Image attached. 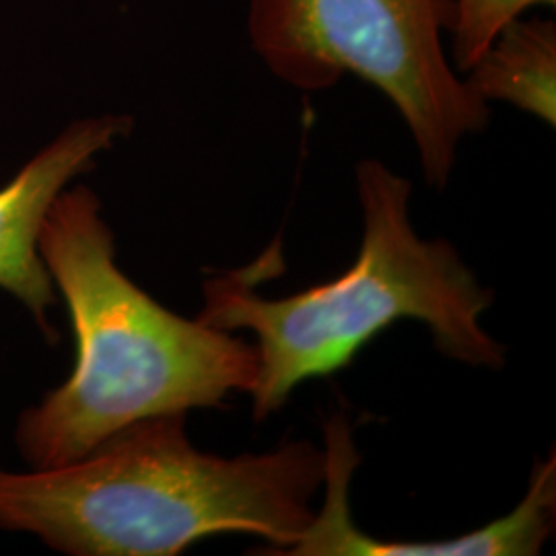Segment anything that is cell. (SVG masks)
<instances>
[{
  "label": "cell",
  "instance_id": "obj_1",
  "mask_svg": "<svg viewBox=\"0 0 556 556\" xmlns=\"http://www.w3.org/2000/svg\"><path fill=\"white\" fill-rule=\"evenodd\" d=\"M326 450L289 441L219 457L186 433V413L144 418L54 468L0 470V528L71 556H176L245 534L285 555L312 526Z\"/></svg>",
  "mask_w": 556,
  "mask_h": 556
},
{
  "label": "cell",
  "instance_id": "obj_2",
  "mask_svg": "<svg viewBox=\"0 0 556 556\" xmlns=\"http://www.w3.org/2000/svg\"><path fill=\"white\" fill-rule=\"evenodd\" d=\"M40 252L66 303L77 358L68 379L20 417L15 445L29 468L68 464L144 418L219 406L233 392L252 396L256 346L181 318L126 277L93 190L60 194Z\"/></svg>",
  "mask_w": 556,
  "mask_h": 556
},
{
  "label": "cell",
  "instance_id": "obj_6",
  "mask_svg": "<svg viewBox=\"0 0 556 556\" xmlns=\"http://www.w3.org/2000/svg\"><path fill=\"white\" fill-rule=\"evenodd\" d=\"M130 130L128 116L75 119L0 186V291L17 299L48 338H56L48 314L59 291L41 258L43 223L60 194Z\"/></svg>",
  "mask_w": 556,
  "mask_h": 556
},
{
  "label": "cell",
  "instance_id": "obj_3",
  "mask_svg": "<svg viewBox=\"0 0 556 556\" xmlns=\"http://www.w3.org/2000/svg\"><path fill=\"white\" fill-rule=\"evenodd\" d=\"M358 256L340 277L295 295L256 291L252 268L206 278L199 319L227 332H252L258 381L254 418L280 410L301 383L349 367L402 319L422 321L441 355L498 371L505 346L482 328L493 291L482 287L447 239H420L408 217L410 181L376 160L361 161Z\"/></svg>",
  "mask_w": 556,
  "mask_h": 556
},
{
  "label": "cell",
  "instance_id": "obj_5",
  "mask_svg": "<svg viewBox=\"0 0 556 556\" xmlns=\"http://www.w3.org/2000/svg\"><path fill=\"white\" fill-rule=\"evenodd\" d=\"M326 501L287 556H534L555 532L556 459H536L516 509L464 536L445 540H379L351 519V478L358 456L349 420L326 422Z\"/></svg>",
  "mask_w": 556,
  "mask_h": 556
},
{
  "label": "cell",
  "instance_id": "obj_4",
  "mask_svg": "<svg viewBox=\"0 0 556 556\" xmlns=\"http://www.w3.org/2000/svg\"><path fill=\"white\" fill-rule=\"evenodd\" d=\"M248 29L260 59L295 87L324 89L346 73L378 87L439 190L457 144L489 122L486 101L445 56L438 0H252Z\"/></svg>",
  "mask_w": 556,
  "mask_h": 556
},
{
  "label": "cell",
  "instance_id": "obj_7",
  "mask_svg": "<svg viewBox=\"0 0 556 556\" xmlns=\"http://www.w3.org/2000/svg\"><path fill=\"white\" fill-rule=\"evenodd\" d=\"M470 89L482 101H505L556 122V29L553 21H511L468 68Z\"/></svg>",
  "mask_w": 556,
  "mask_h": 556
},
{
  "label": "cell",
  "instance_id": "obj_8",
  "mask_svg": "<svg viewBox=\"0 0 556 556\" xmlns=\"http://www.w3.org/2000/svg\"><path fill=\"white\" fill-rule=\"evenodd\" d=\"M556 0H438L441 25L454 34V59L468 71L491 46L498 31L536 4Z\"/></svg>",
  "mask_w": 556,
  "mask_h": 556
}]
</instances>
